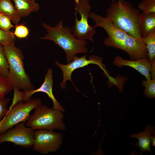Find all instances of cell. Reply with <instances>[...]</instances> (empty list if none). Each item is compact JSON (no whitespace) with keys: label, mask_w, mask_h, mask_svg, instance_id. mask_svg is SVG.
Masks as SVG:
<instances>
[{"label":"cell","mask_w":155,"mask_h":155,"mask_svg":"<svg viewBox=\"0 0 155 155\" xmlns=\"http://www.w3.org/2000/svg\"><path fill=\"white\" fill-rule=\"evenodd\" d=\"M89 17L95 22L94 26L104 29L108 37L104 44L107 46L122 50L127 53L132 60L147 58V50L142 39L132 37L114 26L106 17L91 12Z\"/></svg>","instance_id":"obj_1"},{"label":"cell","mask_w":155,"mask_h":155,"mask_svg":"<svg viewBox=\"0 0 155 155\" xmlns=\"http://www.w3.org/2000/svg\"><path fill=\"white\" fill-rule=\"evenodd\" d=\"M106 17L119 29L131 36L142 39L139 10L125 0L117 1L107 8Z\"/></svg>","instance_id":"obj_2"},{"label":"cell","mask_w":155,"mask_h":155,"mask_svg":"<svg viewBox=\"0 0 155 155\" xmlns=\"http://www.w3.org/2000/svg\"><path fill=\"white\" fill-rule=\"evenodd\" d=\"M63 21L59 22L54 27L43 23V26L47 33L41 39L49 40L54 42L65 51L67 62H71L79 53H86L88 51L86 40H81L73 34L72 29L69 26H63Z\"/></svg>","instance_id":"obj_3"},{"label":"cell","mask_w":155,"mask_h":155,"mask_svg":"<svg viewBox=\"0 0 155 155\" xmlns=\"http://www.w3.org/2000/svg\"><path fill=\"white\" fill-rule=\"evenodd\" d=\"M3 46L9 64L7 78L13 89L23 91L34 89L31 79L25 69L24 56L21 50L16 46L15 42Z\"/></svg>","instance_id":"obj_4"},{"label":"cell","mask_w":155,"mask_h":155,"mask_svg":"<svg viewBox=\"0 0 155 155\" xmlns=\"http://www.w3.org/2000/svg\"><path fill=\"white\" fill-rule=\"evenodd\" d=\"M63 112L46 105L39 106L26 121V126L35 130H64L66 128Z\"/></svg>","instance_id":"obj_5"},{"label":"cell","mask_w":155,"mask_h":155,"mask_svg":"<svg viewBox=\"0 0 155 155\" xmlns=\"http://www.w3.org/2000/svg\"><path fill=\"white\" fill-rule=\"evenodd\" d=\"M42 105L39 98H30L25 101H20L11 107L0 123V134L16 124L26 122L33 110Z\"/></svg>","instance_id":"obj_6"},{"label":"cell","mask_w":155,"mask_h":155,"mask_svg":"<svg viewBox=\"0 0 155 155\" xmlns=\"http://www.w3.org/2000/svg\"><path fill=\"white\" fill-rule=\"evenodd\" d=\"M75 2V24L72 27L73 35L81 40L86 39L94 42L96 27L90 26L88 20L91 7L88 0H74Z\"/></svg>","instance_id":"obj_7"},{"label":"cell","mask_w":155,"mask_h":155,"mask_svg":"<svg viewBox=\"0 0 155 155\" xmlns=\"http://www.w3.org/2000/svg\"><path fill=\"white\" fill-rule=\"evenodd\" d=\"M63 142V136L53 130H35L33 150L42 154L56 151Z\"/></svg>","instance_id":"obj_8"},{"label":"cell","mask_w":155,"mask_h":155,"mask_svg":"<svg viewBox=\"0 0 155 155\" xmlns=\"http://www.w3.org/2000/svg\"><path fill=\"white\" fill-rule=\"evenodd\" d=\"M35 130L24 122L20 123L0 134V144L9 142L26 148L32 147Z\"/></svg>","instance_id":"obj_9"},{"label":"cell","mask_w":155,"mask_h":155,"mask_svg":"<svg viewBox=\"0 0 155 155\" xmlns=\"http://www.w3.org/2000/svg\"><path fill=\"white\" fill-rule=\"evenodd\" d=\"M72 61L64 65L61 64L58 61L55 62V64L59 67L62 70L63 73V80L60 84L61 88L65 89L66 88V83L67 80L72 82L71 74L72 72L76 69L84 67L90 64H95L102 67V63L101 59L97 56H92L87 59L86 55L79 58L75 56Z\"/></svg>","instance_id":"obj_10"},{"label":"cell","mask_w":155,"mask_h":155,"mask_svg":"<svg viewBox=\"0 0 155 155\" xmlns=\"http://www.w3.org/2000/svg\"><path fill=\"white\" fill-rule=\"evenodd\" d=\"M53 71L51 68L47 70L45 75L44 80L41 86L38 89L29 91H23V98L22 101H26L31 98L32 96L35 93L42 92L46 93L49 98L53 102V109L60 111L63 113L65 111L60 103L56 99L54 96L52 89L53 80Z\"/></svg>","instance_id":"obj_11"},{"label":"cell","mask_w":155,"mask_h":155,"mask_svg":"<svg viewBox=\"0 0 155 155\" xmlns=\"http://www.w3.org/2000/svg\"><path fill=\"white\" fill-rule=\"evenodd\" d=\"M114 63L119 67L124 66L131 67L144 75L147 80H151L150 72L151 63L147 58L129 60L123 59L120 56H117L115 58Z\"/></svg>","instance_id":"obj_12"},{"label":"cell","mask_w":155,"mask_h":155,"mask_svg":"<svg viewBox=\"0 0 155 155\" xmlns=\"http://www.w3.org/2000/svg\"><path fill=\"white\" fill-rule=\"evenodd\" d=\"M154 127L151 125H148L145 128L144 131L138 134L133 133L130 135L131 138H135L138 139V141L135 144L137 147L139 148L141 154L143 152L148 151L152 154L150 146L151 136L155 131Z\"/></svg>","instance_id":"obj_13"},{"label":"cell","mask_w":155,"mask_h":155,"mask_svg":"<svg viewBox=\"0 0 155 155\" xmlns=\"http://www.w3.org/2000/svg\"><path fill=\"white\" fill-rule=\"evenodd\" d=\"M21 17L29 16L32 12H37L40 9L36 0H12Z\"/></svg>","instance_id":"obj_14"},{"label":"cell","mask_w":155,"mask_h":155,"mask_svg":"<svg viewBox=\"0 0 155 155\" xmlns=\"http://www.w3.org/2000/svg\"><path fill=\"white\" fill-rule=\"evenodd\" d=\"M0 12L7 16L14 23L18 24L21 17L10 0H0Z\"/></svg>","instance_id":"obj_15"},{"label":"cell","mask_w":155,"mask_h":155,"mask_svg":"<svg viewBox=\"0 0 155 155\" xmlns=\"http://www.w3.org/2000/svg\"><path fill=\"white\" fill-rule=\"evenodd\" d=\"M140 22L142 38L155 29V12L141 13Z\"/></svg>","instance_id":"obj_16"},{"label":"cell","mask_w":155,"mask_h":155,"mask_svg":"<svg viewBox=\"0 0 155 155\" xmlns=\"http://www.w3.org/2000/svg\"><path fill=\"white\" fill-rule=\"evenodd\" d=\"M142 40L147 50L149 61L151 62L155 57V29L142 37Z\"/></svg>","instance_id":"obj_17"},{"label":"cell","mask_w":155,"mask_h":155,"mask_svg":"<svg viewBox=\"0 0 155 155\" xmlns=\"http://www.w3.org/2000/svg\"><path fill=\"white\" fill-rule=\"evenodd\" d=\"M0 73L7 78L9 64L4 51L3 45L0 44Z\"/></svg>","instance_id":"obj_18"},{"label":"cell","mask_w":155,"mask_h":155,"mask_svg":"<svg viewBox=\"0 0 155 155\" xmlns=\"http://www.w3.org/2000/svg\"><path fill=\"white\" fill-rule=\"evenodd\" d=\"M137 6L142 13L155 12V0H142L138 3Z\"/></svg>","instance_id":"obj_19"},{"label":"cell","mask_w":155,"mask_h":155,"mask_svg":"<svg viewBox=\"0 0 155 155\" xmlns=\"http://www.w3.org/2000/svg\"><path fill=\"white\" fill-rule=\"evenodd\" d=\"M142 84L145 87V95L147 97H155V78L149 80H142Z\"/></svg>","instance_id":"obj_20"},{"label":"cell","mask_w":155,"mask_h":155,"mask_svg":"<svg viewBox=\"0 0 155 155\" xmlns=\"http://www.w3.org/2000/svg\"><path fill=\"white\" fill-rule=\"evenodd\" d=\"M15 38L14 33L0 29V44L3 46L10 44L14 42Z\"/></svg>","instance_id":"obj_21"},{"label":"cell","mask_w":155,"mask_h":155,"mask_svg":"<svg viewBox=\"0 0 155 155\" xmlns=\"http://www.w3.org/2000/svg\"><path fill=\"white\" fill-rule=\"evenodd\" d=\"M12 89L8 78L0 73V97L5 96Z\"/></svg>","instance_id":"obj_22"},{"label":"cell","mask_w":155,"mask_h":155,"mask_svg":"<svg viewBox=\"0 0 155 155\" xmlns=\"http://www.w3.org/2000/svg\"><path fill=\"white\" fill-rule=\"evenodd\" d=\"M9 100L5 96L0 97V123L8 112L7 106Z\"/></svg>","instance_id":"obj_23"},{"label":"cell","mask_w":155,"mask_h":155,"mask_svg":"<svg viewBox=\"0 0 155 155\" xmlns=\"http://www.w3.org/2000/svg\"><path fill=\"white\" fill-rule=\"evenodd\" d=\"M13 33L17 37L23 38L27 36L29 34V31L26 26L21 24L16 26Z\"/></svg>","instance_id":"obj_24"},{"label":"cell","mask_w":155,"mask_h":155,"mask_svg":"<svg viewBox=\"0 0 155 155\" xmlns=\"http://www.w3.org/2000/svg\"><path fill=\"white\" fill-rule=\"evenodd\" d=\"M10 19L7 16L2 14L0 18V29L6 31L13 27Z\"/></svg>","instance_id":"obj_25"},{"label":"cell","mask_w":155,"mask_h":155,"mask_svg":"<svg viewBox=\"0 0 155 155\" xmlns=\"http://www.w3.org/2000/svg\"><path fill=\"white\" fill-rule=\"evenodd\" d=\"M14 94L12 103L10 107H11L18 102L22 101L24 93L20 90L13 89Z\"/></svg>","instance_id":"obj_26"},{"label":"cell","mask_w":155,"mask_h":155,"mask_svg":"<svg viewBox=\"0 0 155 155\" xmlns=\"http://www.w3.org/2000/svg\"><path fill=\"white\" fill-rule=\"evenodd\" d=\"M151 74L153 78H155V59L151 62Z\"/></svg>","instance_id":"obj_27"},{"label":"cell","mask_w":155,"mask_h":155,"mask_svg":"<svg viewBox=\"0 0 155 155\" xmlns=\"http://www.w3.org/2000/svg\"><path fill=\"white\" fill-rule=\"evenodd\" d=\"M155 131L152 134L150 140L151 146H155Z\"/></svg>","instance_id":"obj_28"},{"label":"cell","mask_w":155,"mask_h":155,"mask_svg":"<svg viewBox=\"0 0 155 155\" xmlns=\"http://www.w3.org/2000/svg\"><path fill=\"white\" fill-rule=\"evenodd\" d=\"M120 0H112V1L113 2H114L115 1H120Z\"/></svg>","instance_id":"obj_29"},{"label":"cell","mask_w":155,"mask_h":155,"mask_svg":"<svg viewBox=\"0 0 155 155\" xmlns=\"http://www.w3.org/2000/svg\"><path fill=\"white\" fill-rule=\"evenodd\" d=\"M2 14V13H1L0 12V18L1 16V15Z\"/></svg>","instance_id":"obj_30"},{"label":"cell","mask_w":155,"mask_h":155,"mask_svg":"<svg viewBox=\"0 0 155 155\" xmlns=\"http://www.w3.org/2000/svg\"></svg>","instance_id":"obj_31"}]
</instances>
